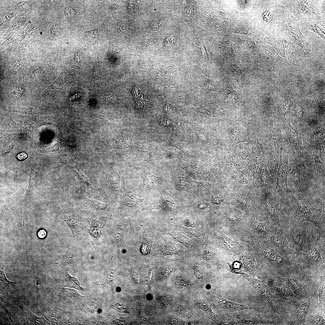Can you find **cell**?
Wrapping results in <instances>:
<instances>
[{
    "mask_svg": "<svg viewBox=\"0 0 325 325\" xmlns=\"http://www.w3.org/2000/svg\"><path fill=\"white\" fill-rule=\"evenodd\" d=\"M219 207L221 208L218 217L221 227L226 235L239 241L250 236V213L252 209H249L238 205L224 201Z\"/></svg>",
    "mask_w": 325,
    "mask_h": 325,
    "instance_id": "cell-1",
    "label": "cell"
},
{
    "mask_svg": "<svg viewBox=\"0 0 325 325\" xmlns=\"http://www.w3.org/2000/svg\"><path fill=\"white\" fill-rule=\"evenodd\" d=\"M240 241L248 244L254 250L258 258L276 272L295 273L301 269V266L293 260L281 256L274 249L254 240L250 236L243 238Z\"/></svg>",
    "mask_w": 325,
    "mask_h": 325,
    "instance_id": "cell-2",
    "label": "cell"
},
{
    "mask_svg": "<svg viewBox=\"0 0 325 325\" xmlns=\"http://www.w3.org/2000/svg\"><path fill=\"white\" fill-rule=\"evenodd\" d=\"M310 222H293L282 216L280 228L288 242L297 252L307 253L315 244L311 237Z\"/></svg>",
    "mask_w": 325,
    "mask_h": 325,
    "instance_id": "cell-3",
    "label": "cell"
},
{
    "mask_svg": "<svg viewBox=\"0 0 325 325\" xmlns=\"http://www.w3.org/2000/svg\"><path fill=\"white\" fill-rule=\"evenodd\" d=\"M277 125L272 122L269 123L268 134L263 144L261 145L264 158L266 161L270 173L274 179L279 167L282 143Z\"/></svg>",
    "mask_w": 325,
    "mask_h": 325,
    "instance_id": "cell-4",
    "label": "cell"
},
{
    "mask_svg": "<svg viewBox=\"0 0 325 325\" xmlns=\"http://www.w3.org/2000/svg\"><path fill=\"white\" fill-rule=\"evenodd\" d=\"M274 191L272 190L255 191L257 208L263 212L267 219L266 226L268 232L276 231L280 228L282 215Z\"/></svg>",
    "mask_w": 325,
    "mask_h": 325,
    "instance_id": "cell-5",
    "label": "cell"
},
{
    "mask_svg": "<svg viewBox=\"0 0 325 325\" xmlns=\"http://www.w3.org/2000/svg\"><path fill=\"white\" fill-rule=\"evenodd\" d=\"M279 204L282 215L290 221L301 224L310 222L315 224L317 221L313 218L310 209L302 201L298 200L290 192Z\"/></svg>",
    "mask_w": 325,
    "mask_h": 325,
    "instance_id": "cell-6",
    "label": "cell"
},
{
    "mask_svg": "<svg viewBox=\"0 0 325 325\" xmlns=\"http://www.w3.org/2000/svg\"><path fill=\"white\" fill-rule=\"evenodd\" d=\"M230 181L224 193V201L242 206L249 209H257L254 191L249 185H243Z\"/></svg>",
    "mask_w": 325,
    "mask_h": 325,
    "instance_id": "cell-7",
    "label": "cell"
},
{
    "mask_svg": "<svg viewBox=\"0 0 325 325\" xmlns=\"http://www.w3.org/2000/svg\"><path fill=\"white\" fill-rule=\"evenodd\" d=\"M280 151L279 165L275 178L276 185L273 192L279 203L291 192L287 184L289 151L285 149L282 143L280 144Z\"/></svg>",
    "mask_w": 325,
    "mask_h": 325,
    "instance_id": "cell-8",
    "label": "cell"
},
{
    "mask_svg": "<svg viewBox=\"0 0 325 325\" xmlns=\"http://www.w3.org/2000/svg\"><path fill=\"white\" fill-rule=\"evenodd\" d=\"M215 243L221 251L231 259L238 256L244 249L246 243L235 241L218 229H213Z\"/></svg>",
    "mask_w": 325,
    "mask_h": 325,
    "instance_id": "cell-9",
    "label": "cell"
},
{
    "mask_svg": "<svg viewBox=\"0 0 325 325\" xmlns=\"http://www.w3.org/2000/svg\"><path fill=\"white\" fill-rule=\"evenodd\" d=\"M225 135V144L231 149L240 143L250 142L247 125L244 121L226 124Z\"/></svg>",
    "mask_w": 325,
    "mask_h": 325,
    "instance_id": "cell-10",
    "label": "cell"
},
{
    "mask_svg": "<svg viewBox=\"0 0 325 325\" xmlns=\"http://www.w3.org/2000/svg\"><path fill=\"white\" fill-rule=\"evenodd\" d=\"M291 259L300 265L310 269L324 270L325 260L322 258L320 249L315 245L307 253L297 252Z\"/></svg>",
    "mask_w": 325,
    "mask_h": 325,
    "instance_id": "cell-11",
    "label": "cell"
},
{
    "mask_svg": "<svg viewBox=\"0 0 325 325\" xmlns=\"http://www.w3.org/2000/svg\"><path fill=\"white\" fill-rule=\"evenodd\" d=\"M270 237L265 245L274 249L281 256L291 259L297 252L288 242L280 228L276 231L268 232Z\"/></svg>",
    "mask_w": 325,
    "mask_h": 325,
    "instance_id": "cell-12",
    "label": "cell"
},
{
    "mask_svg": "<svg viewBox=\"0 0 325 325\" xmlns=\"http://www.w3.org/2000/svg\"><path fill=\"white\" fill-rule=\"evenodd\" d=\"M276 180L271 175L267 167L266 160L264 158L259 163V167L256 175L253 185L250 186L254 190H273L274 191Z\"/></svg>",
    "mask_w": 325,
    "mask_h": 325,
    "instance_id": "cell-13",
    "label": "cell"
},
{
    "mask_svg": "<svg viewBox=\"0 0 325 325\" xmlns=\"http://www.w3.org/2000/svg\"><path fill=\"white\" fill-rule=\"evenodd\" d=\"M279 120L289 141L291 150H295L300 157H304L302 138L298 130L284 117L281 116Z\"/></svg>",
    "mask_w": 325,
    "mask_h": 325,
    "instance_id": "cell-14",
    "label": "cell"
},
{
    "mask_svg": "<svg viewBox=\"0 0 325 325\" xmlns=\"http://www.w3.org/2000/svg\"><path fill=\"white\" fill-rule=\"evenodd\" d=\"M255 209H254L251 210L250 236L254 240L265 244L268 241L270 237V234L265 230L267 223L261 222L256 220L254 215Z\"/></svg>",
    "mask_w": 325,
    "mask_h": 325,
    "instance_id": "cell-15",
    "label": "cell"
},
{
    "mask_svg": "<svg viewBox=\"0 0 325 325\" xmlns=\"http://www.w3.org/2000/svg\"><path fill=\"white\" fill-rule=\"evenodd\" d=\"M222 167L223 174L228 179L234 173L246 167L240 161L231 148L226 150L224 153Z\"/></svg>",
    "mask_w": 325,
    "mask_h": 325,
    "instance_id": "cell-16",
    "label": "cell"
},
{
    "mask_svg": "<svg viewBox=\"0 0 325 325\" xmlns=\"http://www.w3.org/2000/svg\"><path fill=\"white\" fill-rule=\"evenodd\" d=\"M262 151L261 147L258 142L252 144V149L250 153L247 163L246 169L249 185L252 186L256 173L259 163L258 158Z\"/></svg>",
    "mask_w": 325,
    "mask_h": 325,
    "instance_id": "cell-17",
    "label": "cell"
},
{
    "mask_svg": "<svg viewBox=\"0 0 325 325\" xmlns=\"http://www.w3.org/2000/svg\"><path fill=\"white\" fill-rule=\"evenodd\" d=\"M215 297L217 307L224 309L229 315L235 311L244 309L260 311V309L258 307L240 304L228 300L222 297L219 291L216 293Z\"/></svg>",
    "mask_w": 325,
    "mask_h": 325,
    "instance_id": "cell-18",
    "label": "cell"
},
{
    "mask_svg": "<svg viewBox=\"0 0 325 325\" xmlns=\"http://www.w3.org/2000/svg\"><path fill=\"white\" fill-rule=\"evenodd\" d=\"M310 231L312 240L320 249L325 260V223L319 221L314 224L310 222Z\"/></svg>",
    "mask_w": 325,
    "mask_h": 325,
    "instance_id": "cell-19",
    "label": "cell"
},
{
    "mask_svg": "<svg viewBox=\"0 0 325 325\" xmlns=\"http://www.w3.org/2000/svg\"><path fill=\"white\" fill-rule=\"evenodd\" d=\"M119 187V182L117 175H106L105 181L103 183L102 194L104 195L107 193L111 196L116 197H117V190Z\"/></svg>",
    "mask_w": 325,
    "mask_h": 325,
    "instance_id": "cell-20",
    "label": "cell"
},
{
    "mask_svg": "<svg viewBox=\"0 0 325 325\" xmlns=\"http://www.w3.org/2000/svg\"><path fill=\"white\" fill-rule=\"evenodd\" d=\"M252 147V143L250 142H244L237 145L231 148V150L240 161L244 165H246Z\"/></svg>",
    "mask_w": 325,
    "mask_h": 325,
    "instance_id": "cell-21",
    "label": "cell"
},
{
    "mask_svg": "<svg viewBox=\"0 0 325 325\" xmlns=\"http://www.w3.org/2000/svg\"><path fill=\"white\" fill-rule=\"evenodd\" d=\"M79 200L82 204L89 209L96 212H102L107 208L108 204H104L96 200L89 199L83 192L82 189L79 194Z\"/></svg>",
    "mask_w": 325,
    "mask_h": 325,
    "instance_id": "cell-22",
    "label": "cell"
},
{
    "mask_svg": "<svg viewBox=\"0 0 325 325\" xmlns=\"http://www.w3.org/2000/svg\"><path fill=\"white\" fill-rule=\"evenodd\" d=\"M73 171L82 187L86 192L93 196L102 194V188L97 189L92 187L88 178L83 173L78 172L75 170H73Z\"/></svg>",
    "mask_w": 325,
    "mask_h": 325,
    "instance_id": "cell-23",
    "label": "cell"
},
{
    "mask_svg": "<svg viewBox=\"0 0 325 325\" xmlns=\"http://www.w3.org/2000/svg\"><path fill=\"white\" fill-rule=\"evenodd\" d=\"M291 178L295 189L298 192L303 193L305 189L304 177L299 166H294L291 170Z\"/></svg>",
    "mask_w": 325,
    "mask_h": 325,
    "instance_id": "cell-24",
    "label": "cell"
},
{
    "mask_svg": "<svg viewBox=\"0 0 325 325\" xmlns=\"http://www.w3.org/2000/svg\"><path fill=\"white\" fill-rule=\"evenodd\" d=\"M325 135L324 125L317 126L310 132L308 142L306 144H314L324 141Z\"/></svg>",
    "mask_w": 325,
    "mask_h": 325,
    "instance_id": "cell-25",
    "label": "cell"
},
{
    "mask_svg": "<svg viewBox=\"0 0 325 325\" xmlns=\"http://www.w3.org/2000/svg\"><path fill=\"white\" fill-rule=\"evenodd\" d=\"M325 208L324 201H319L309 209L315 221L325 223Z\"/></svg>",
    "mask_w": 325,
    "mask_h": 325,
    "instance_id": "cell-26",
    "label": "cell"
},
{
    "mask_svg": "<svg viewBox=\"0 0 325 325\" xmlns=\"http://www.w3.org/2000/svg\"><path fill=\"white\" fill-rule=\"evenodd\" d=\"M68 268L67 267L63 268L62 273L61 280L64 286L70 287H74L80 290L84 289L80 286L79 283L75 278L71 276L68 272Z\"/></svg>",
    "mask_w": 325,
    "mask_h": 325,
    "instance_id": "cell-27",
    "label": "cell"
},
{
    "mask_svg": "<svg viewBox=\"0 0 325 325\" xmlns=\"http://www.w3.org/2000/svg\"><path fill=\"white\" fill-rule=\"evenodd\" d=\"M303 147L310 153L314 159L321 157L325 147V141L314 144H305Z\"/></svg>",
    "mask_w": 325,
    "mask_h": 325,
    "instance_id": "cell-28",
    "label": "cell"
},
{
    "mask_svg": "<svg viewBox=\"0 0 325 325\" xmlns=\"http://www.w3.org/2000/svg\"><path fill=\"white\" fill-rule=\"evenodd\" d=\"M58 309L56 308L47 307L44 310L43 314L45 318L52 324L57 323L62 314Z\"/></svg>",
    "mask_w": 325,
    "mask_h": 325,
    "instance_id": "cell-29",
    "label": "cell"
},
{
    "mask_svg": "<svg viewBox=\"0 0 325 325\" xmlns=\"http://www.w3.org/2000/svg\"><path fill=\"white\" fill-rule=\"evenodd\" d=\"M60 218L63 219L68 224L70 227L75 239V231H76V228L78 223L77 218L73 215L68 213L63 212L60 215Z\"/></svg>",
    "mask_w": 325,
    "mask_h": 325,
    "instance_id": "cell-30",
    "label": "cell"
},
{
    "mask_svg": "<svg viewBox=\"0 0 325 325\" xmlns=\"http://www.w3.org/2000/svg\"><path fill=\"white\" fill-rule=\"evenodd\" d=\"M16 283L11 282L6 278L4 271V267L0 268V289L6 292H9L14 288Z\"/></svg>",
    "mask_w": 325,
    "mask_h": 325,
    "instance_id": "cell-31",
    "label": "cell"
},
{
    "mask_svg": "<svg viewBox=\"0 0 325 325\" xmlns=\"http://www.w3.org/2000/svg\"><path fill=\"white\" fill-rule=\"evenodd\" d=\"M314 160L316 169L317 175L319 182L325 191V166L319 158Z\"/></svg>",
    "mask_w": 325,
    "mask_h": 325,
    "instance_id": "cell-32",
    "label": "cell"
},
{
    "mask_svg": "<svg viewBox=\"0 0 325 325\" xmlns=\"http://www.w3.org/2000/svg\"><path fill=\"white\" fill-rule=\"evenodd\" d=\"M55 264L62 266H67L69 267L75 265V262L73 259V253L71 252L67 251L62 256V258L59 262Z\"/></svg>",
    "mask_w": 325,
    "mask_h": 325,
    "instance_id": "cell-33",
    "label": "cell"
},
{
    "mask_svg": "<svg viewBox=\"0 0 325 325\" xmlns=\"http://www.w3.org/2000/svg\"><path fill=\"white\" fill-rule=\"evenodd\" d=\"M24 314L25 319L27 321L28 323L29 324L44 325L45 324L40 317L32 314L28 309H26L24 310Z\"/></svg>",
    "mask_w": 325,
    "mask_h": 325,
    "instance_id": "cell-34",
    "label": "cell"
},
{
    "mask_svg": "<svg viewBox=\"0 0 325 325\" xmlns=\"http://www.w3.org/2000/svg\"><path fill=\"white\" fill-rule=\"evenodd\" d=\"M170 234L175 240L182 243L186 246H196L191 240L178 233L175 232L172 233Z\"/></svg>",
    "mask_w": 325,
    "mask_h": 325,
    "instance_id": "cell-35",
    "label": "cell"
},
{
    "mask_svg": "<svg viewBox=\"0 0 325 325\" xmlns=\"http://www.w3.org/2000/svg\"><path fill=\"white\" fill-rule=\"evenodd\" d=\"M39 178V175L35 174H32L30 175L28 188L24 197L25 200H27L30 198L31 196L32 190L37 184Z\"/></svg>",
    "mask_w": 325,
    "mask_h": 325,
    "instance_id": "cell-36",
    "label": "cell"
},
{
    "mask_svg": "<svg viewBox=\"0 0 325 325\" xmlns=\"http://www.w3.org/2000/svg\"><path fill=\"white\" fill-rule=\"evenodd\" d=\"M309 306L308 303H305L302 304L298 308L296 311V315L297 318L300 321L304 322L305 321Z\"/></svg>",
    "mask_w": 325,
    "mask_h": 325,
    "instance_id": "cell-37",
    "label": "cell"
},
{
    "mask_svg": "<svg viewBox=\"0 0 325 325\" xmlns=\"http://www.w3.org/2000/svg\"><path fill=\"white\" fill-rule=\"evenodd\" d=\"M142 178L143 182V186L146 188L151 187L154 183V176L149 173H144L140 174Z\"/></svg>",
    "mask_w": 325,
    "mask_h": 325,
    "instance_id": "cell-38",
    "label": "cell"
},
{
    "mask_svg": "<svg viewBox=\"0 0 325 325\" xmlns=\"http://www.w3.org/2000/svg\"><path fill=\"white\" fill-rule=\"evenodd\" d=\"M179 250L178 248L176 245L168 244L162 248L161 253L163 255H172L177 253Z\"/></svg>",
    "mask_w": 325,
    "mask_h": 325,
    "instance_id": "cell-39",
    "label": "cell"
},
{
    "mask_svg": "<svg viewBox=\"0 0 325 325\" xmlns=\"http://www.w3.org/2000/svg\"><path fill=\"white\" fill-rule=\"evenodd\" d=\"M175 284L176 286L182 289L188 288L190 285L188 280L181 275L178 276L176 277Z\"/></svg>",
    "mask_w": 325,
    "mask_h": 325,
    "instance_id": "cell-40",
    "label": "cell"
},
{
    "mask_svg": "<svg viewBox=\"0 0 325 325\" xmlns=\"http://www.w3.org/2000/svg\"><path fill=\"white\" fill-rule=\"evenodd\" d=\"M147 237L145 236L143 237L141 247V251L144 254H146L149 253L152 243V240L150 237Z\"/></svg>",
    "mask_w": 325,
    "mask_h": 325,
    "instance_id": "cell-41",
    "label": "cell"
},
{
    "mask_svg": "<svg viewBox=\"0 0 325 325\" xmlns=\"http://www.w3.org/2000/svg\"><path fill=\"white\" fill-rule=\"evenodd\" d=\"M127 225L125 224H122L116 229L114 235V240L116 243H119L122 240Z\"/></svg>",
    "mask_w": 325,
    "mask_h": 325,
    "instance_id": "cell-42",
    "label": "cell"
},
{
    "mask_svg": "<svg viewBox=\"0 0 325 325\" xmlns=\"http://www.w3.org/2000/svg\"><path fill=\"white\" fill-rule=\"evenodd\" d=\"M227 88H226V89L225 90L224 92L227 99L232 103L237 102L238 99L237 94L230 87Z\"/></svg>",
    "mask_w": 325,
    "mask_h": 325,
    "instance_id": "cell-43",
    "label": "cell"
},
{
    "mask_svg": "<svg viewBox=\"0 0 325 325\" xmlns=\"http://www.w3.org/2000/svg\"><path fill=\"white\" fill-rule=\"evenodd\" d=\"M214 251L207 245H206L202 253V258L206 261L210 260L214 255Z\"/></svg>",
    "mask_w": 325,
    "mask_h": 325,
    "instance_id": "cell-44",
    "label": "cell"
},
{
    "mask_svg": "<svg viewBox=\"0 0 325 325\" xmlns=\"http://www.w3.org/2000/svg\"><path fill=\"white\" fill-rule=\"evenodd\" d=\"M113 307L115 310L120 312L127 313L131 309L127 304L122 302H118L115 303Z\"/></svg>",
    "mask_w": 325,
    "mask_h": 325,
    "instance_id": "cell-45",
    "label": "cell"
},
{
    "mask_svg": "<svg viewBox=\"0 0 325 325\" xmlns=\"http://www.w3.org/2000/svg\"><path fill=\"white\" fill-rule=\"evenodd\" d=\"M107 277L104 283L108 284H111L115 280L116 274V271L115 269H110L107 272Z\"/></svg>",
    "mask_w": 325,
    "mask_h": 325,
    "instance_id": "cell-46",
    "label": "cell"
},
{
    "mask_svg": "<svg viewBox=\"0 0 325 325\" xmlns=\"http://www.w3.org/2000/svg\"><path fill=\"white\" fill-rule=\"evenodd\" d=\"M193 270L196 277L201 279L203 277V271L201 266L197 264H194L192 267Z\"/></svg>",
    "mask_w": 325,
    "mask_h": 325,
    "instance_id": "cell-47",
    "label": "cell"
},
{
    "mask_svg": "<svg viewBox=\"0 0 325 325\" xmlns=\"http://www.w3.org/2000/svg\"><path fill=\"white\" fill-rule=\"evenodd\" d=\"M225 196L224 194L221 196H218V195H212V196L211 202L215 205H220L222 202L224 201Z\"/></svg>",
    "mask_w": 325,
    "mask_h": 325,
    "instance_id": "cell-48",
    "label": "cell"
},
{
    "mask_svg": "<svg viewBox=\"0 0 325 325\" xmlns=\"http://www.w3.org/2000/svg\"><path fill=\"white\" fill-rule=\"evenodd\" d=\"M169 323L172 325H183L185 322L177 317L173 315L169 319Z\"/></svg>",
    "mask_w": 325,
    "mask_h": 325,
    "instance_id": "cell-49",
    "label": "cell"
},
{
    "mask_svg": "<svg viewBox=\"0 0 325 325\" xmlns=\"http://www.w3.org/2000/svg\"><path fill=\"white\" fill-rule=\"evenodd\" d=\"M176 311L178 313L182 315L186 316L189 314L186 307L182 305H180L177 307Z\"/></svg>",
    "mask_w": 325,
    "mask_h": 325,
    "instance_id": "cell-50",
    "label": "cell"
},
{
    "mask_svg": "<svg viewBox=\"0 0 325 325\" xmlns=\"http://www.w3.org/2000/svg\"><path fill=\"white\" fill-rule=\"evenodd\" d=\"M183 224L185 226L188 228H194L196 225L193 220L189 218L184 219L183 221Z\"/></svg>",
    "mask_w": 325,
    "mask_h": 325,
    "instance_id": "cell-51",
    "label": "cell"
},
{
    "mask_svg": "<svg viewBox=\"0 0 325 325\" xmlns=\"http://www.w3.org/2000/svg\"><path fill=\"white\" fill-rule=\"evenodd\" d=\"M198 209L201 212L202 211L212 207V205L210 203H203L198 204Z\"/></svg>",
    "mask_w": 325,
    "mask_h": 325,
    "instance_id": "cell-52",
    "label": "cell"
},
{
    "mask_svg": "<svg viewBox=\"0 0 325 325\" xmlns=\"http://www.w3.org/2000/svg\"><path fill=\"white\" fill-rule=\"evenodd\" d=\"M313 320L315 324H322L324 323V320L323 318L318 314L315 315L313 317Z\"/></svg>",
    "mask_w": 325,
    "mask_h": 325,
    "instance_id": "cell-53",
    "label": "cell"
},
{
    "mask_svg": "<svg viewBox=\"0 0 325 325\" xmlns=\"http://www.w3.org/2000/svg\"><path fill=\"white\" fill-rule=\"evenodd\" d=\"M158 299L162 303L166 305L170 303L172 299L169 296H163L159 298Z\"/></svg>",
    "mask_w": 325,
    "mask_h": 325,
    "instance_id": "cell-54",
    "label": "cell"
},
{
    "mask_svg": "<svg viewBox=\"0 0 325 325\" xmlns=\"http://www.w3.org/2000/svg\"><path fill=\"white\" fill-rule=\"evenodd\" d=\"M37 234V237L41 239L45 238L47 235V231L44 229L39 230L38 231Z\"/></svg>",
    "mask_w": 325,
    "mask_h": 325,
    "instance_id": "cell-55",
    "label": "cell"
},
{
    "mask_svg": "<svg viewBox=\"0 0 325 325\" xmlns=\"http://www.w3.org/2000/svg\"><path fill=\"white\" fill-rule=\"evenodd\" d=\"M60 28L59 27L55 25H53L51 26V33L54 35L59 34L60 32Z\"/></svg>",
    "mask_w": 325,
    "mask_h": 325,
    "instance_id": "cell-56",
    "label": "cell"
},
{
    "mask_svg": "<svg viewBox=\"0 0 325 325\" xmlns=\"http://www.w3.org/2000/svg\"><path fill=\"white\" fill-rule=\"evenodd\" d=\"M98 35V32L96 31H91L88 32L86 34L87 36L89 38H95Z\"/></svg>",
    "mask_w": 325,
    "mask_h": 325,
    "instance_id": "cell-57",
    "label": "cell"
},
{
    "mask_svg": "<svg viewBox=\"0 0 325 325\" xmlns=\"http://www.w3.org/2000/svg\"><path fill=\"white\" fill-rule=\"evenodd\" d=\"M0 305L3 308V309H4V311L6 312V314H7V315H8V316L9 317V318L10 320L11 321V322L12 323H13V321L12 320L11 317V314L8 311L7 308L4 305V304L3 303H2L1 302H0Z\"/></svg>",
    "mask_w": 325,
    "mask_h": 325,
    "instance_id": "cell-58",
    "label": "cell"
},
{
    "mask_svg": "<svg viewBox=\"0 0 325 325\" xmlns=\"http://www.w3.org/2000/svg\"><path fill=\"white\" fill-rule=\"evenodd\" d=\"M65 12L66 15L68 17H71L73 15V10L71 8H66Z\"/></svg>",
    "mask_w": 325,
    "mask_h": 325,
    "instance_id": "cell-59",
    "label": "cell"
},
{
    "mask_svg": "<svg viewBox=\"0 0 325 325\" xmlns=\"http://www.w3.org/2000/svg\"><path fill=\"white\" fill-rule=\"evenodd\" d=\"M206 87L209 90H214L215 88L214 85L209 81H207L206 83Z\"/></svg>",
    "mask_w": 325,
    "mask_h": 325,
    "instance_id": "cell-60",
    "label": "cell"
},
{
    "mask_svg": "<svg viewBox=\"0 0 325 325\" xmlns=\"http://www.w3.org/2000/svg\"><path fill=\"white\" fill-rule=\"evenodd\" d=\"M27 157V154L24 152L21 153L17 155V157L19 160H23L26 158Z\"/></svg>",
    "mask_w": 325,
    "mask_h": 325,
    "instance_id": "cell-61",
    "label": "cell"
},
{
    "mask_svg": "<svg viewBox=\"0 0 325 325\" xmlns=\"http://www.w3.org/2000/svg\"><path fill=\"white\" fill-rule=\"evenodd\" d=\"M106 98L107 101H114L113 97L112 95L110 94H108L106 95Z\"/></svg>",
    "mask_w": 325,
    "mask_h": 325,
    "instance_id": "cell-62",
    "label": "cell"
},
{
    "mask_svg": "<svg viewBox=\"0 0 325 325\" xmlns=\"http://www.w3.org/2000/svg\"><path fill=\"white\" fill-rule=\"evenodd\" d=\"M82 95V93H78L75 95L72 96L70 99V101H72L76 98H78L79 97Z\"/></svg>",
    "mask_w": 325,
    "mask_h": 325,
    "instance_id": "cell-63",
    "label": "cell"
}]
</instances>
